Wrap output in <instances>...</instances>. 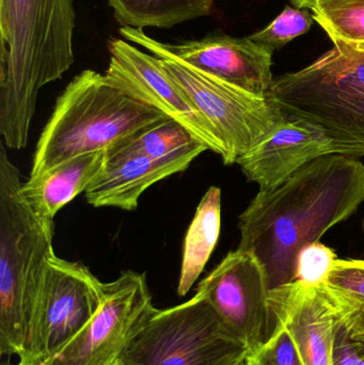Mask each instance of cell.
<instances>
[{
    "mask_svg": "<svg viewBox=\"0 0 364 365\" xmlns=\"http://www.w3.org/2000/svg\"><path fill=\"white\" fill-rule=\"evenodd\" d=\"M335 46L309 66L274 81L267 98L286 120L313 124L333 154L364 155V51Z\"/></svg>",
    "mask_w": 364,
    "mask_h": 365,
    "instance_id": "5",
    "label": "cell"
},
{
    "mask_svg": "<svg viewBox=\"0 0 364 365\" xmlns=\"http://www.w3.org/2000/svg\"><path fill=\"white\" fill-rule=\"evenodd\" d=\"M355 47H356L358 51H364V43H359V44H355Z\"/></svg>",
    "mask_w": 364,
    "mask_h": 365,
    "instance_id": "27",
    "label": "cell"
},
{
    "mask_svg": "<svg viewBox=\"0 0 364 365\" xmlns=\"http://www.w3.org/2000/svg\"><path fill=\"white\" fill-rule=\"evenodd\" d=\"M246 365H303L290 332L275 322L266 342L246 355Z\"/></svg>",
    "mask_w": 364,
    "mask_h": 365,
    "instance_id": "23",
    "label": "cell"
},
{
    "mask_svg": "<svg viewBox=\"0 0 364 365\" xmlns=\"http://www.w3.org/2000/svg\"><path fill=\"white\" fill-rule=\"evenodd\" d=\"M327 154H333V147L321 128L303 120L284 119L236 164L249 181L260 186V190H269Z\"/></svg>",
    "mask_w": 364,
    "mask_h": 365,
    "instance_id": "14",
    "label": "cell"
},
{
    "mask_svg": "<svg viewBox=\"0 0 364 365\" xmlns=\"http://www.w3.org/2000/svg\"><path fill=\"white\" fill-rule=\"evenodd\" d=\"M337 259L335 251L320 242L305 247L297 257L295 281L306 285L323 284Z\"/></svg>",
    "mask_w": 364,
    "mask_h": 365,
    "instance_id": "24",
    "label": "cell"
},
{
    "mask_svg": "<svg viewBox=\"0 0 364 365\" xmlns=\"http://www.w3.org/2000/svg\"><path fill=\"white\" fill-rule=\"evenodd\" d=\"M363 202V163L343 154L321 156L276 188L259 191L239 216L237 249L258 257L269 289L288 284L299 252Z\"/></svg>",
    "mask_w": 364,
    "mask_h": 365,
    "instance_id": "1",
    "label": "cell"
},
{
    "mask_svg": "<svg viewBox=\"0 0 364 365\" xmlns=\"http://www.w3.org/2000/svg\"><path fill=\"white\" fill-rule=\"evenodd\" d=\"M199 154L155 160L140 154L107 158L106 165L87 190L85 199L94 207L136 210L141 195L152 185L183 173Z\"/></svg>",
    "mask_w": 364,
    "mask_h": 365,
    "instance_id": "15",
    "label": "cell"
},
{
    "mask_svg": "<svg viewBox=\"0 0 364 365\" xmlns=\"http://www.w3.org/2000/svg\"><path fill=\"white\" fill-rule=\"evenodd\" d=\"M19 169L0 141V354L23 351L32 310L53 251V222L24 197Z\"/></svg>",
    "mask_w": 364,
    "mask_h": 365,
    "instance_id": "4",
    "label": "cell"
},
{
    "mask_svg": "<svg viewBox=\"0 0 364 365\" xmlns=\"http://www.w3.org/2000/svg\"><path fill=\"white\" fill-rule=\"evenodd\" d=\"M122 27L171 28L207 16L215 0H107Z\"/></svg>",
    "mask_w": 364,
    "mask_h": 365,
    "instance_id": "20",
    "label": "cell"
},
{
    "mask_svg": "<svg viewBox=\"0 0 364 365\" xmlns=\"http://www.w3.org/2000/svg\"><path fill=\"white\" fill-rule=\"evenodd\" d=\"M120 34L160 58L165 71L213 126L224 148V165L236 164L286 119L267 96L250 93L192 68L165 51L143 29L121 27Z\"/></svg>",
    "mask_w": 364,
    "mask_h": 365,
    "instance_id": "6",
    "label": "cell"
},
{
    "mask_svg": "<svg viewBox=\"0 0 364 365\" xmlns=\"http://www.w3.org/2000/svg\"><path fill=\"white\" fill-rule=\"evenodd\" d=\"M102 302L103 282L89 268L51 255L17 365H40L57 355L93 319Z\"/></svg>",
    "mask_w": 364,
    "mask_h": 365,
    "instance_id": "7",
    "label": "cell"
},
{
    "mask_svg": "<svg viewBox=\"0 0 364 365\" xmlns=\"http://www.w3.org/2000/svg\"><path fill=\"white\" fill-rule=\"evenodd\" d=\"M147 277L132 270L103 282L100 310L57 355L40 365H113L157 312Z\"/></svg>",
    "mask_w": 364,
    "mask_h": 365,
    "instance_id": "9",
    "label": "cell"
},
{
    "mask_svg": "<svg viewBox=\"0 0 364 365\" xmlns=\"http://www.w3.org/2000/svg\"><path fill=\"white\" fill-rule=\"evenodd\" d=\"M324 289L337 321L364 353L363 259H336Z\"/></svg>",
    "mask_w": 364,
    "mask_h": 365,
    "instance_id": "18",
    "label": "cell"
},
{
    "mask_svg": "<svg viewBox=\"0 0 364 365\" xmlns=\"http://www.w3.org/2000/svg\"><path fill=\"white\" fill-rule=\"evenodd\" d=\"M72 0H0V134L6 148L27 145L41 88L74 63Z\"/></svg>",
    "mask_w": 364,
    "mask_h": 365,
    "instance_id": "2",
    "label": "cell"
},
{
    "mask_svg": "<svg viewBox=\"0 0 364 365\" xmlns=\"http://www.w3.org/2000/svg\"><path fill=\"white\" fill-rule=\"evenodd\" d=\"M106 151L71 158L44 173L29 177L21 192L30 207L44 220L53 222L57 212L77 195L85 192L106 165Z\"/></svg>",
    "mask_w": 364,
    "mask_h": 365,
    "instance_id": "16",
    "label": "cell"
},
{
    "mask_svg": "<svg viewBox=\"0 0 364 365\" xmlns=\"http://www.w3.org/2000/svg\"><path fill=\"white\" fill-rule=\"evenodd\" d=\"M222 227V190L209 187L197 207L184 240L177 295L185 296L202 274L217 245Z\"/></svg>",
    "mask_w": 364,
    "mask_h": 365,
    "instance_id": "17",
    "label": "cell"
},
{
    "mask_svg": "<svg viewBox=\"0 0 364 365\" xmlns=\"http://www.w3.org/2000/svg\"><path fill=\"white\" fill-rule=\"evenodd\" d=\"M109 51L110 61L105 75L113 83L179 122L209 150L224 156V148L213 126L165 71L160 58L119 38L109 43Z\"/></svg>",
    "mask_w": 364,
    "mask_h": 365,
    "instance_id": "11",
    "label": "cell"
},
{
    "mask_svg": "<svg viewBox=\"0 0 364 365\" xmlns=\"http://www.w3.org/2000/svg\"><path fill=\"white\" fill-rule=\"evenodd\" d=\"M290 1L298 9H311L314 4V0H290Z\"/></svg>",
    "mask_w": 364,
    "mask_h": 365,
    "instance_id": "26",
    "label": "cell"
},
{
    "mask_svg": "<svg viewBox=\"0 0 364 365\" xmlns=\"http://www.w3.org/2000/svg\"><path fill=\"white\" fill-rule=\"evenodd\" d=\"M168 118L118 87L106 75L83 71L56 102L38 138L30 177L76 156L107 151L118 141Z\"/></svg>",
    "mask_w": 364,
    "mask_h": 365,
    "instance_id": "3",
    "label": "cell"
},
{
    "mask_svg": "<svg viewBox=\"0 0 364 365\" xmlns=\"http://www.w3.org/2000/svg\"><path fill=\"white\" fill-rule=\"evenodd\" d=\"M269 283L258 257L236 249L199 283L196 294L209 302L224 327L249 351L273 334Z\"/></svg>",
    "mask_w": 364,
    "mask_h": 365,
    "instance_id": "10",
    "label": "cell"
},
{
    "mask_svg": "<svg viewBox=\"0 0 364 365\" xmlns=\"http://www.w3.org/2000/svg\"><path fill=\"white\" fill-rule=\"evenodd\" d=\"M311 10L333 42L364 43V0H314Z\"/></svg>",
    "mask_w": 364,
    "mask_h": 365,
    "instance_id": "21",
    "label": "cell"
},
{
    "mask_svg": "<svg viewBox=\"0 0 364 365\" xmlns=\"http://www.w3.org/2000/svg\"><path fill=\"white\" fill-rule=\"evenodd\" d=\"M269 306L274 322L290 332L303 365H333L337 317L320 285L299 281L271 289Z\"/></svg>",
    "mask_w": 364,
    "mask_h": 365,
    "instance_id": "13",
    "label": "cell"
},
{
    "mask_svg": "<svg viewBox=\"0 0 364 365\" xmlns=\"http://www.w3.org/2000/svg\"><path fill=\"white\" fill-rule=\"evenodd\" d=\"M247 351L202 296L158 310L124 357L134 365H218Z\"/></svg>",
    "mask_w": 364,
    "mask_h": 365,
    "instance_id": "8",
    "label": "cell"
},
{
    "mask_svg": "<svg viewBox=\"0 0 364 365\" xmlns=\"http://www.w3.org/2000/svg\"><path fill=\"white\" fill-rule=\"evenodd\" d=\"M312 23L313 16L308 11L286 6L267 27L249 38L273 51H279L291 41L307 34Z\"/></svg>",
    "mask_w": 364,
    "mask_h": 365,
    "instance_id": "22",
    "label": "cell"
},
{
    "mask_svg": "<svg viewBox=\"0 0 364 365\" xmlns=\"http://www.w3.org/2000/svg\"><path fill=\"white\" fill-rule=\"evenodd\" d=\"M333 365H364V353L353 342L342 324L337 321L333 342Z\"/></svg>",
    "mask_w": 364,
    "mask_h": 365,
    "instance_id": "25",
    "label": "cell"
},
{
    "mask_svg": "<svg viewBox=\"0 0 364 365\" xmlns=\"http://www.w3.org/2000/svg\"><path fill=\"white\" fill-rule=\"evenodd\" d=\"M209 148L197 140L192 133L175 120L168 118L139 130L111 145L107 158L140 154L155 160H169L186 154H202Z\"/></svg>",
    "mask_w": 364,
    "mask_h": 365,
    "instance_id": "19",
    "label": "cell"
},
{
    "mask_svg": "<svg viewBox=\"0 0 364 365\" xmlns=\"http://www.w3.org/2000/svg\"><path fill=\"white\" fill-rule=\"evenodd\" d=\"M160 46L192 68L256 96H267L274 79L271 49L251 38L209 34L201 40Z\"/></svg>",
    "mask_w": 364,
    "mask_h": 365,
    "instance_id": "12",
    "label": "cell"
},
{
    "mask_svg": "<svg viewBox=\"0 0 364 365\" xmlns=\"http://www.w3.org/2000/svg\"><path fill=\"white\" fill-rule=\"evenodd\" d=\"M2 365H13V364H2ZM16 365H17V364H16Z\"/></svg>",
    "mask_w": 364,
    "mask_h": 365,
    "instance_id": "28",
    "label": "cell"
}]
</instances>
